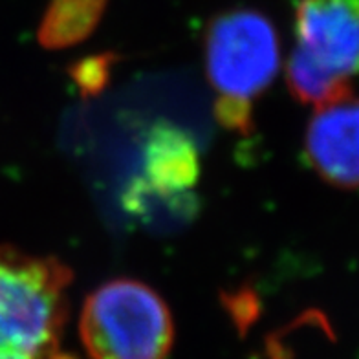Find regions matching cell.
Here are the masks:
<instances>
[{
    "instance_id": "obj_1",
    "label": "cell",
    "mask_w": 359,
    "mask_h": 359,
    "mask_svg": "<svg viewBox=\"0 0 359 359\" xmlns=\"http://www.w3.org/2000/svg\"><path fill=\"white\" fill-rule=\"evenodd\" d=\"M203 65L217 94L218 123L235 134H250L253 104L280 70V41L273 22L250 8L217 15L203 35Z\"/></svg>"
},
{
    "instance_id": "obj_2",
    "label": "cell",
    "mask_w": 359,
    "mask_h": 359,
    "mask_svg": "<svg viewBox=\"0 0 359 359\" xmlns=\"http://www.w3.org/2000/svg\"><path fill=\"white\" fill-rule=\"evenodd\" d=\"M72 280L55 257L0 246V359H52L61 350Z\"/></svg>"
},
{
    "instance_id": "obj_3",
    "label": "cell",
    "mask_w": 359,
    "mask_h": 359,
    "mask_svg": "<svg viewBox=\"0 0 359 359\" xmlns=\"http://www.w3.org/2000/svg\"><path fill=\"white\" fill-rule=\"evenodd\" d=\"M286 83L316 109L350 95L359 74V0H299Z\"/></svg>"
},
{
    "instance_id": "obj_4",
    "label": "cell",
    "mask_w": 359,
    "mask_h": 359,
    "mask_svg": "<svg viewBox=\"0 0 359 359\" xmlns=\"http://www.w3.org/2000/svg\"><path fill=\"white\" fill-rule=\"evenodd\" d=\"M79 337L90 359H167L175 321L152 286L121 277L107 280L85 299Z\"/></svg>"
},
{
    "instance_id": "obj_5",
    "label": "cell",
    "mask_w": 359,
    "mask_h": 359,
    "mask_svg": "<svg viewBox=\"0 0 359 359\" xmlns=\"http://www.w3.org/2000/svg\"><path fill=\"white\" fill-rule=\"evenodd\" d=\"M304 158L332 187L359 189V97L319 107L304 134Z\"/></svg>"
},
{
    "instance_id": "obj_6",
    "label": "cell",
    "mask_w": 359,
    "mask_h": 359,
    "mask_svg": "<svg viewBox=\"0 0 359 359\" xmlns=\"http://www.w3.org/2000/svg\"><path fill=\"white\" fill-rule=\"evenodd\" d=\"M200 178V152L189 134L176 125L158 123L147 136L143 149L142 180L134 184L128 198L147 196L185 200Z\"/></svg>"
},
{
    "instance_id": "obj_7",
    "label": "cell",
    "mask_w": 359,
    "mask_h": 359,
    "mask_svg": "<svg viewBox=\"0 0 359 359\" xmlns=\"http://www.w3.org/2000/svg\"><path fill=\"white\" fill-rule=\"evenodd\" d=\"M109 0H50L37 39L46 50L77 46L100 26Z\"/></svg>"
},
{
    "instance_id": "obj_8",
    "label": "cell",
    "mask_w": 359,
    "mask_h": 359,
    "mask_svg": "<svg viewBox=\"0 0 359 359\" xmlns=\"http://www.w3.org/2000/svg\"><path fill=\"white\" fill-rule=\"evenodd\" d=\"M112 55H92L74 65L70 70L72 79L76 81L81 94H97L107 86L112 74Z\"/></svg>"
}]
</instances>
